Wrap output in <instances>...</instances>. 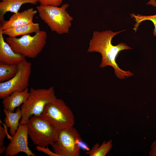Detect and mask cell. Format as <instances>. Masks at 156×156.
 Returning a JSON list of instances; mask_svg holds the SVG:
<instances>
[{"instance_id": "cell-21", "label": "cell", "mask_w": 156, "mask_h": 156, "mask_svg": "<svg viewBox=\"0 0 156 156\" xmlns=\"http://www.w3.org/2000/svg\"><path fill=\"white\" fill-rule=\"evenodd\" d=\"M6 128L0 125V147L4 146V141L7 135Z\"/></svg>"}, {"instance_id": "cell-25", "label": "cell", "mask_w": 156, "mask_h": 156, "mask_svg": "<svg viewBox=\"0 0 156 156\" xmlns=\"http://www.w3.org/2000/svg\"><path fill=\"white\" fill-rule=\"evenodd\" d=\"M6 148V147L4 146L0 147V154H2L3 152H5Z\"/></svg>"}, {"instance_id": "cell-3", "label": "cell", "mask_w": 156, "mask_h": 156, "mask_svg": "<svg viewBox=\"0 0 156 156\" xmlns=\"http://www.w3.org/2000/svg\"><path fill=\"white\" fill-rule=\"evenodd\" d=\"M56 98L54 88H30L29 96L21 107L22 117L20 125L27 123L33 116H40L45 106Z\"/></svg>"}, {"instance_id": "cell-1", "label": "cell", "mask_w": 156, "mask_h": 156, "mask_svg": "<svg viewBox=\"0 0 156 156\" xmlns=\"http://www.w3.org/2000/svg\"><path fill=\"white\" fill-rule=\"evenodd\" d=\"M125 31L115 32L110 30L102 31H94L90 40L87 50L88 52L100 53L102 58L100 67L103 68L107 66L112 67L114 69L115 76L120 79H124L133 75L129 71H125L120 68L116 61L120 51L132 48L125 43L121 42L114 45L112 43V40L114 36Z\"/></svg>"}, {"instance_id": "cell-23", "label": "cell", "mask_w": 156, "mask_h": 156, "mask_svg": "<svg viewBox=\"0 0 156 156\" xmlns=\"http://www.w3.org/2000/svg\"><path fill=\"white\" fill-rule=\"evenodd\" d=\"M79 144L80 148L81 147L82 148L88 151L90 150H89V148L87 146L82 142V140L79 141Z\"/></svg>"}, {"instance_id": "cell-5", "label": "cell", "mask_w": 156, "mask_h": 156, "mask_svg": "<svg viewBox=\"0 0 156 156\" xmlns=\"http://www.w3.org/2000/svg\"><path fill=\"white\" fill-rule=\"evenodd\" d=\"M27 123L28 135L34 144L46 146L57 141L59 131L47 120L33 116Z\"/></svg>"}, {"instance_id": "cell-8", "label": "cell", "mask_w": 156, "mask_h": 156, "mask_svg": "<svg viewBox=\"0 0 156 156\" xmlns=\"http://www.w3.org/2000/svg\"><path fill=\"white\" fill-rule=\"evenodd\" d=\"M17 65L18 70L15 75L8 81L0 83V98L1 99L14 91L22 92L27 88L31 64L25 59Z\"/></svg>"}, {"instance_id": "cell-13", "label": "cell", "mask_w": 156, "mask_h": 156, "mask_svg": "<svg viewBox=\"0 0 156 156\" xmlns=\"http://www.w3.org/2000/svg\"><path fill=\"white\" fill-rule=\"evenodd\" d=\"M38 0H1L0 2V21L1 23L5 19V14L8 12L16 13L23 4H37Z\"/></svg>"}, {"instance_id": "cell-19", "label": "cell", "mask_w": 156, "mask_h": 156, "mask_svg": "<svg viewBox=\"0 0 156 156\" xmlns=\"http://www.w3.org/2000/svg\"><path fill=\"white\" fill-rule=\"evenodd\" d=\"M40 4L58 6L62 3L63 0H38Z\"/></svg>"}, {"instance_id": "cell-4", "label": "cell", "mask_w": 156, "mask_h": 156, "mask_svg": "<svg viewBox=\"0 0 156 156\" xmlns=\"http://www.w3.org/2000/svg\"><path fill=\"white\" fill-rule=\"evenodd\" d=\"M47 37L46 31L40 30L33 36L29 34L19 38L8 37L5 40L15 52L25 57L33 58L42 50Z\"/></svg>"}, {"instance_id": "cell-16", "label": "cell", "mask_w": 156, "mask_h": 156, "mask_svg": "<svg viewBox=\"0 0 156 156\" xmlns=\"http://www.w3.org/2000/svg\"><path fill=\"white\" fill-rule=\"evenodd\" d=\"M112 143V140H110L107 142L103 141L101 145L96 143L86 153L90 156H105L111 149Z\"/></svg>"}, {"instance_id": "cell-14", "label": "cell", "mask_w": 156, "mask_h": 156, "mask_svg": "<svg viewBox=\"0 0 156 156\" xmlns=\"http://www.w3.org/2000/svg\"><path fill=\"white\" fill-rule=\"evenodd\" d=\"M40 30L39 24L33 23L27 25L10 28L2 30V32L3 35L13 38L21 35L22 36L32 33H36Z\"/></svg>"}, {"instance_id": "cell-11", "label": "cell", "mask_w": 156, "mask_h": 156, "mask_svg": "<svg viewBox=\"0 0 156 156\" xmlns=\"http://www.w3.org/2000/svg\"><path fill=\"white\" fill-rule=\"evenodd\" d=\"M3 35L0 29V62L8 64H17L25 57L15 52L5 40Z\"/></svg>"}, {"instance_id": "cell-15", "label": "cell", "mask_w": 156, "mask_h": 156, "mask_svg": "<svg viewBox=\"0 0 156 156\" xmlns=\"http://www.w3.org/2000/svg\"><path fill=\"white\" fill-rule=\"evenodd\" d=\"M3 112L5 116L4 121L6 127L10 128V134L12 136L15 133L20 125L19 121L22 117L21 108H17L14 112L4 108Z\"/></svg>"}, {"instance_id": "cell-10", "label": "cell", "mask_w": 156, "mask_h": 156, "mask_svg": "<svg viewBox=\"0 0 156 156\" xmlns=\"http://www.w3.org/2000/svg\"><path fill=\"white\" fill-rule=\"evenodd\" d=\"M38 12L37 10L31 8L21 12L14 14L8 21L4 20L1 23L0 29L3 30L6 29L34 23V15Z\"/></svg>"}, {"instance_id": "cell-6", "label": "cell", "mask_w": 156, "mask_h": 156, "mask_svg": "<svg viewBox=\"0 0 156 156\" xmlns=\"http://www.w3.org/2000/svg\"><path fill=\"white\" fill-rule=\"evenodd\" d=\"M40 116L59 131L73 126L75 117L71 110L62 99L56 98L45 106Z\"/></svg>"}, {"instance_id": "cell-24", "label": "cell", "mask_w": 156, "mask_h": 156, "mask_svg": "<svg viewBox=\"0 0 156 156\" xmlns=\"http://www.w3.org/2000/svg\"><path fill=\"white\" fill-rule=\"evenodd\" d=\"M147 5H151L154 7H156V1L155 0H150L148 2Z\"/></svg>"}, {"instance_id": "cell-7", "label": "cell", "mask_w": 156, "mask_h": 156, "mask_svg": "<svg viewBox=\"0 0 156 156\" xmlns=\"http://www.w3.org/2000/svg\"><path fill=\"white\" fill-rule=\"evenodd\" d=\"M80 135L73 126L59 131L57 140L51 144L54 152L59 156H79Z\"/></svg>"}, {"instance_id": "cell-18", "label": "cell", "mask_w": 156, "mask_h": 156, "mask_svg": "<svg viewBox=\"0 0 156 156\" xmlns=\"http://www.w3.org/2000/svg\"><path fill=\"white\" fill-rule=\"evenodd\" d=\"M132 18H134L136 21V23L133 28L135 31L137 30L140 23L145 20H150L153 23L155 28L153 30V33L154 36H156V15L152 16H143L139 14L135 15L134 14H130Z\"/></svg>"}, {"instance_id": "cell-20", "label": "cell", "mask_w": 156, "mask_h": 156, "mask_svg": "<svg viewBox=\"0 0 156 156\" xmlns=\"http://www.w3.org/2000/svg\"><path fill=\"white\" fill-rule=\"evenodd\" d=\"M36 149L37 151L42 152L50 156H59L54 152H53L50 150L48 146H41L36 145Z\"/></svg>"}, {"instance_id": "cell-2", "label": "cell", "mask_w": 156, "mask_h": 156, "mask_svg": "<svg viewBox=\"0 0 156 156\" xmlns=\"http://www.w3.org/2000/svg\"><path fill=\"white\" fill-rule=\"evenodd\" d=\"M69 6L65 3L60 7L40 4L36 8L40 18L51 30L61 35L69 33L73 19L67 11Z\"/></svg>"}, {"instance_id": "cell-12", "label": "cell", "mask_w": 156, "mask_h": 156, "mask_svg": "<svg viewBox=\"0 0 156 156\" xmlns=\"http://www.w3.org/2000/svg\"><path fill=\"white\" fill-rule=\"evenodd\" d=\"M29 95L28 89L22 92L15 91L3 99L2 103L4 109L14 112L15 109L25 103Z\"/></svg>"}, {"instance_id": "cell-22", "label": "cell", "mask_w": 156, "mask_h": 156, "mask_svg": "<svg viewBox=\"0 0 156 156\" xmlns=\"http://www.w3.org/2000/svg\"><path fill=\"white\" fill-rule=\"evenodd\" d=\"M149 155L150 156H156V141H154L152 143Z\"/></svg>"}, {"instance_id": "cell-17", "label": "cell", "mask_w": 156, "mask_h": 156, "mask_svg": "<svg viewBox=\"0 0 156 156\" xmlns=\"http://www.w3.org/2000/svg\"><path fill=\"white\" fill-rule=\"evenodd\" d=\"M18 70L17 64H8L0 62V83L8 81L13 77Z\"/></svg>"}, {"instance_id": "cell-9", "label": "cell", "mask_w": 156, "mask_h": 156, "mask_svg": "<svg viewBox=\"0 0 156 156\" xmlns=\"http://www.w3.org/2000/svg\"><path fill=\"white\" fill-rule=\"evenodd\" d=\"M27 123L19 125L14 135L12 136L10 142L5 152L6 156H14L23 152L27 156H36L29 149L28 144Z\"/></svg>"}]
</instances>
